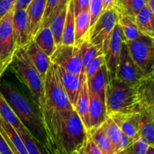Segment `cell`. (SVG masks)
Returning <instances> with one entry per match:
<instances>
[{
    "mask_svg": "<svg viewBox=\"0 0 154 154\" xmlns=\"http://www.w3.org/2000/svg\"><path fill=\"white\" fill-rule=\"evenodd\" d=\"M17 134L23 141L29 154H48L43 146L35 139L28 130Z\"/></svg>",
    "mask_w": 154,
    "mask_h": 154,
    "instance_id": "33",
    "label": "cell"
},
{
    "mask_svg": "<svg viewBox=\"0 0 154 154\" xmlns=\"http://www.w3.org/2000/svg\"><path fill=\"white\" fill-rule=\"evenodd\" d=\"M146 77L147 76L143 74V72L133 62L129 54L127 45L123 41L117 65L116 78L129 84H136Z\"/></svg>",
    "mask_w": 154,
    "mask_h": 154,
    "instance_id": "10",
    "label": "cell"
},
{
    "mask_svg": "<svg viewBox=\"0 0 154 154\" xmlns=\"http://www.w3.org/2000/svg\"><path fill=\"white\" fill-rule=\"evenodd\" d=\"M145 154H154V144H149Z\"/></svg>",
    "mask_w": 154,
    "mask_h": 154,
    "instance_id": "46",
    "label": "cell"
},
{
    "mask_svg": "<svg viewBox=\"0 0 154 154\" xmlns=\"http://www.w3.org/2000/svg\"><path fill=\"white\" fill-rule=\"evenodd\" d=\"M90 1L91 0H73L75 16L79 14L81 11L88 9Z\"/></svg>",
    "mask_w": 154,
    "mask_h": 154,
    "instance_id": "42",
    "label": "cell"
},
{
    "mask_svg": "<svg viewBox=\"0 0 154 154\" xmlns=\"http://www.w3.org/2000/svg\"><path fill=\"white\" fill-rule=\"evenodd\" d=\"M102 127L105 130V133L108 135V138L114 145L115 149L116 154L120 153V151L130 145L135 140L128 137L116 123L113 121L111 118L107 116L105 121L102 123Z\"/></svg>",
    "mask_w": 154,
    "mask_h": 154,
    "instance_id": "16",
    "label": "cell"
},
{
    "mask_svg": "<svg viewBox=\"0 0 154 154\" xmlns=\"http://www.w3.org/2000/svg\"><path fill=\"white\" fill-rule=\"evenodd\" d=\"M130 1L131 0H117L115 9L117 11L119 14H126L132 16L130 12Z\"/></svg>",
    "mask_w": 154,
    "mask_h": 154,
    "instance_id": "39",
    "label": "cell"
},
{
    "mask_svg": "<svg viewBox=\"0 0 154 154\" xmlns=\"http://www.w3.org/2000/svg\"><path fill=\"white\" fill-rule=\"evenodd\" d=\"M0 116L5 121L9 123L17 133H20L27 130L26 128L23 125L20 120L17 117L15 113L14 112L1 93H0Z\"/></svg>",
    "mask_w": 154,
    "mask_h": 154,
    "instance_id": "30",
    "label": "cell"
},
{
    "mask_svg": "<svg viewBox=\"0 0 154 154\" xmlns=\"http://www.w3.org/2000/svg\"><path fill=\"white\" fill-rule=\"evenodd\" d=\"M24 49L29 59L34 65L44 81L51 63L50 57H48L46 54L33 41H31L24 48Z\"/></svg>",
    "mask_w": 154,
    "mask_h": 154,
    "instance_id": "18",
    "label": "cell"
},
{
    "mask_svg": "<svg viewBox=\"0 0 154 154\" xmlns=\"http://www.w3.org/2000/svg\"><path fill=\"white\" fill-rule=\"evenodd\" d=\"M14 8L0 19V80L13 61L16 47L13 36Z\"/></svg>",
    "mask_w": 154,
    "mask_h": 154,
    "instance_id": "8",
    "label": "cell"
},
{
    "mask_svg": "<svg viewBox=\"0 0 154 154\" xmlns=\"http://www.w3.org/2000/svg\"><path fill=\"white\" fill-rule=\"evenodd\" d=\"M81 50V60H82V71H81V76L84 78L85 76V72L87 67L90 66V63L93 62L96 57L103 54L101 50L92 45L88 39L84 41L78 46Z\"/></svg>",
    "mask_w": 154,
    "mask_h": 154,
    "instance_id": "32",
    "label": "cell"
},
{
    "mask_svg": "<svg viewBox=\"0 0 154 154\" xmlns=\"http://www.w3.org/2000/svg\"><path fill=\"white\" fill-rule=\"evenodd\" d=\"M79 154H103L99 150V147L96 145L94 141L90 137V134L88 132V136L87 139L84 141L83 145L78 150Z\"/></svg>",
    "mask_w": 154,
    "mask_h": 154,
    "instance_id": "38",
    "label": "cell"
},
{
    "mask_svg": "<svg viewBox=\"0 0 154 154\" xmlns=\"http://www.w3.org/2000/svg\"><path fill=\"white\" fill-rule=\"evenodd\" d=\"M154 75L144 78L137 84L139 111L154 109Z\"/></svg>",
    "mask_w": 154,
    "mask_h": 154,
    "instance_id": "19",
    "label": "cell"
},
{
    "mask_svg": "<svg viewBox=\"0 0 154 154\" xmlns=\"http://www.w3.org/2000/svg\"><path fill=\"white\" fill-rule=\"evenodd\" d=\"M102 8L104 10L115 8L117 6V0H102Z\"/></svg>",
    "mask_w": 154,
    "mask_h": 154,
    "instance_id": "44",
    "label": "cell"
},
{
    "mask_svg": "<svg viewBox=\"0 0 154 154\" xmlns=\"http://www.w3.org/2000/svg\"><path fill=\"white\" fill-rule=\"evenodd\" d=\"M16 0H0V19L12 9Z\"/></svg>",
    "mask_w": 154,
    "mask_h": 154,
    "instance_id": "41",
    "label": "cell"
},
{
    "mask_svg": "<svg viewBox=\"0 0 154 154\" xmlns=\"http://www.w3.org/2000/svg\"><path fill=\"white\" fill-rule=\"evenodd\" d=\"M89 104H90V96H89V87L87 84L86 75L83 79L82 85L80 89L76 102L74 106V109L78 114L83 123L87 130L90 129L89 123Z\"/></svg>",
    "mask_w": 154,
    "mask_h": 154,
    "instance_id": "20",
    "label": "cell"
},
{
    "mask_svg": "<svg viewBox=\"0 0 154 154\" xmlns=\"http://www.w3.org/2000/svg\"><path fill=\"white\" fill-rule=\"evenodd\" d=\"M32 0H16L14 5V9H26Z\"/></svg>",
    "mask_w": 154,
    "mask_h": 154,
    "instance_id": "45",
    "label": "cell"
},
{
    "mask_svg": "<svg viewBox=\"0 0 154 154\" xmlns=\"http://www.w3.org/2000/svg\"><path fill=\"white\" fill-rule=\"evenodd\" d=\"M124 41L123 32L120 26L117 23L113 29L111 35L104 50L105 65L108 69L109 81L116 78L117 65L120 59L122 43Z\"/></svg>",
    "mask_w": 154,
    "mask_h": 154,
    "instance_id": "11",
    "label": "cell"
},
{
    "mask_svg": "<svg viewBox=\"0 0 154 154\" xmlns=\"http://www.w3.org/2000/svg\"><path fill=\"white\" fill-rule=\"evenodd\" d=\"M88 10L90 14V27H91L99 19L101 14L103 11L102 0H91Z\"/></svg>",
    "mask_w": 154,
    "mask_h": 154,
    "instance_id": "37",
    "label": "cell"
},
{
    "mask_svg": "<svg viewBox=\"0 0 154 154\" xmlns=\"http://www.w3.org/2000/svg\"><path fill=\"white\" fill-rule=\"evenodd\" d=\"M146 5L144 0H131L130 1V12L132 17H135L140 11Z\"/></svg>",
    "mask_w": 154,
    "mask_h": 154,
    "instance_id": "40",
    "label": "cell"
},
{
    "mask_svg": "<svg viewBox=\"0 0 154 154\" xmlns=\"http://www.w3.org/2000/svg\"><path fill=\"white\" fill-rule=\"evenodd\" d=\"M67 6L68 4L66 5L63 6L58 11L56 12L53 15L52 17L50 19L49 22L48 23L49 25L51 32H52L53 36H54L57 47L61 45L62 35H63L65 21H66V13H67Z\"/></svg>",
    "mask_w": 154,
    "mask_h": 154,
    "instance_id": "28",
    "label": "cell"
},
{
    "mask_svg": "<svg viewBox=\"0 0 154 154\" xmlns=\"http://www.w3.org/2000/svg\"><path fill=\"white\" fill-rule=\"evenodd\" d=\"M56 66L62 85L63 86L69 102L74 108L84 77L83 78L81 75L69 73L62 67L58 66Z\"/></svg>",
    "mask_w": 154,
    "mask_h": 154,
    "instance_id": "15",
    "label": "cell"
},
{
    "mask_svg": "<svg viewBox=\"0 0 154 154\" xmlns=\"http://www.w3.org/2000/svg\"><path fill=\"white\" fill-rule=\"evenodd\" d=\"M118 20L119 13L115 8L104 10L99 19L89 30V42L104 52Z\"/></svg>",
    "mask_w": 154,
    "mask_h": 154,
    "instance_id": "7",
    "label": "cell"
},
{
    "mask_svg": "<svg viewBox=\"0 0 154 154\" xmlns=\"http://www.w3.org/2000/svg\"><path fill=\"white\" fill-rule=\"evenodd\" d=\"M138 133L149 144H154V109L140 111Z\"/></svg>",
    "mask_w": 154,
    "mask_h": 154,
    "instance_id": "22",
    "label": "cell"
},
{
    "mask_svg": "<svg viewBox=\"0 0 154 154\" xmlns=\"http://www.w3.org/2000/svg\"><path fill=\"white\" fill-rule=\"evenodd\" d=\"M48 154H60V153H59L57 150H55V149H51V150H49V151L48 152Z\"/></svg>",
    "mask_w": 154,
    "mask_h": 154,
    "instance_id": "49",
    "label": "cell"
},
{
    "mask_svg": "<svg viewBox=\"0 0 154 154\" xmlns=\"http://www.w3.org/2000/svg\"><path fill=\"white\" fill-rule=\"evenodd\" d=\"M117 126L130 138H139L138 133L140 112L110 113L107 114Z\"/></svg>",
    "mask_w": 154,
    "mask_h": 154,
    "instance_id": "13",
    "label": "cell"
},
{
    "mask_svg": "<svg viewBox=\"0 0 154 154\" xmlns=\"http://www.w3.org/2000/svg\"><path fill=\"white\" fill-rule=\"evenodd\" d=\"M148 145L149 144L145 139L139 137L117 154H145Z\"/></svg>",
    "mask_w": 154,
    "mask_h": 154,
    "instance_id": "35",
    "label": "cell"
},
{
    "mask_svg": "<svg viewBox=\"0 0 154 154\" xmlns=\"http://www.w3.org/2000/svg\"><path fill=\"white\" fill-rule=\"evenodd\" d=\"M2 127L5 131V135H3L8 143L11 149L14 154H29L25 147L23 141L21 139L17 132L14 130L13 127L9 123L3 120Z\"/></svg>",
    "mask_w": 154,
    "mask_h": 154,
    "instance_id": "27",
    "label": "cell"
},
{
    "mask_svg": "<svg viewBox=\"0 0 154 154\" xmlns=\"http://www.w3.org/2000/svg\"><path fill=\"white\" fill-rule=\"evenodd\" d=\"M90 104H89V123L90 129L100 126L107 118L105 102L96 93L89 90ZM89 129V130H90Z\"/></svg>",
    "mask_w": 154,
    "mask_h": 154,
    "instance_id": "17",
    "label": "cell"
},
{
    "mask_svg": "<svg viewBox=\"0 0 154 154\" xmlns=\"http://www.w3.org/2000/svg\"><path fill=\"white\" fill-rule=\"evenodd\" d=\"M12 28L16 48H25L30 42L28 35L27 14L26 9H14Z\"/></svg>",
    "mask_w": 154,
    "mask_h": 154,
    "instance_id": "12",
    "label": "cell"
},
{
    "mask_svg": "<svg viewBox=\"0 0 154 154\" xmlns=\"http://www.w3.org/2000/svg\"><path fill=\"white\" fill-rule=\"evenodd\" d=\"M32 41L49 57L52 56L57 49V45L48 24H43L41 26L35 35Z\"/></svg>",
    "mask_w": 154,
    "mask_h": 154,
    "instance_id": "21",
    "label": "cell"
},
{
    "mask_svg": "<svg viewBox=\"0 0 154 154\" xmlns=\"http://www.w3.org/2000/svg\"><path fill=\"white\" fill-rule=\"evenodd\" d=\"M75 14L73 0H69L67 6L66 21L61 38L62 45H75Z\"/></svg>",
    "mask_w": 154,
    "mask_h": 154,
    "instance_id": "26",
    "label": "cell"
},
{
    "mask_svg": "<svg viewBox=\"0 0 154 154\" xmlns=\"http://www.w3.org/2000/svg\"><path fill=\"white\" fill-rule=\"evenodd\" d=\"M105 106L107 114L140 112L137 84H129L117 78L109 81L105 89Z\"/></svg>",
    "mask_w": 154,
    "mask_h": 154,
    "instance_id": "3",
    "label": "cell"
},
{
    "mask_svg": "<svg viewBox=\"0 0 154 154\" xmlns=\"http://www.w3.org/2000/svg\"><path fill=\"white\" fill-rule=\"evenodd\" d=\"M44 100L45 104L42 107L49 111H66L74 108L62 85L57 66L52 63L44 80Z\"/></svg>",
    "mask_w": 154,
    "mask_h": 154,
    "instance_id": "5",
    "label": "cell"
},
{
    "mask_svg": "<svg viewBox=\"0 0 154 154\" xmlns=\"http://www.w3.org/2000/svg\"><path fill=\"white\" fill-rule=\"evenodd\" d=\"M90 137L103 154H116L114 145L105 133L102 125L88 130Z\"/></svg>",
    "mask_w": 154,
    "mask_h": 154,
    "instance_id": "29",
    "label": "cell"
},
{
    "mask_svg": "<svg viewBox=\"0 0 154 154\" xmlns=\"http://www.w3.org/2000/svg\"><path fill=\"white\" fill-rule=\"evenodd\" d=\"M0 154H14L5 138L0 133Z\"/></svg>",
    "mask_w": 154,
    "mask_h": 154,
    "instance_id": "43",
    "label": "cell"
},
{
    "mask_svg": "<svg viewBox=\"0 0 154 154\" xmlns=\"http://www.w3.org/2000/svg\"><path fill=\"white\" fill-rule=\"evenodd\" d=\"M125 42V41H124ZM129 54L144 75H154V38L141 35L131 42H125Z\"/></svg>",
    "mask_w": 154,
    "mask_h": 154,
    "instance_id": "6",
    "label": "cell"
},
{
    "mask_svg": "<svg viewBox=\"0 0 154 154\" xmlns=\"http://www.w3.org/2000/svg\"><path fill=\"white\" fill-rule=\"evenodd\" d=\"M0 93L23 125L46 150L48 139L38 108L35 107L34 103L15 86L6 81L0 80Z\"/></svg>",
    "mask_w": 154,
    "mask_h": 154,
    "instance_id": "2",
    "label": "cell"
},
{
    "mask_svg": "<svg viewBox=\"0 0 154 154\" xmlns=\"http://www.w3.org/2000/svg\"><path fill=\"white\" fill-rule=\"evenodd\" d=\"M90 29V20L89 10H83L75 16V45L79 46L82 42L88 39Z\"/></svg>",
    "mask_w": 154,
    "mask_h": 154,
    "instance_id": "24",
    "label": "cell"
},
{
    "mask_svg": "<svg viewBox=\"0 0 154 154\" xmlns=\"http://www.w3.org/2000/svg\"><path fill=\"white\" fill-rule=\"evenodd\" d=\"M48 139V147L60 154L78 152L88 136L82 120L75 110L52 111L44 107L38 108Z\"/></svg>",
    "mask_w": 154,
    "mask_h": 154,
    "instance_id": "1",
    "label": "cell"
},
{
    "mask_svg": "<svg viewBox=\"0 0 154 154\" xmlns=\"http://www.w3.org/2000/svg\"><path fill=\"white\" fill-rule=\"evenodd\" d=\"M47 0H32L26 8L27 14V26L29 41L33 40L35 35L42 25L46 8Z\"/></svg>",
    "mask_w": 154,
    "mask_h": 154,
    "instance_id": "14",
    "label": "cell"
},
{
    "mask_svg": "<svg viewBox=\"0 0 154 154\" xmlns=\"http://www.w3.org/2000/svg\"><path fill=\"white\" fill-rule=\"evenodd\" d=\"M144 1H145V2L147 3V1H148V0H144Z\"/></svg>",
    "mask_w": 154,
    "mask_h": 154,
    "instance_id": "51",
    "label": "cell"
},
{
    "mask_svg": "<svg viewBox=\"0 0 154 154\" xmlns=\"http://www.w3.org/2000/svg\"><path fill=\"white\" fill-rule=\"evenodd\" d=\"M140 34L154 38V12L146 5L135 17Z\"/></svg>",
    "mask_w": 154,
    "mask_h": 154,
    "instance_id": "23",
    "label": "cell"
},
{
    "mask_svg": "<svg viewBox=\"0 0 154 154\" xmlns=\"http://www.w3.org/2000/svg\"><path fill=\"white\" fill-rule=\"evenodd\" d=\"M72 154H79V153H78V152H75V153H72Z\"/></svg>",
    "mask_w": 154,
    "mask_h": 154,
    "instance_id": "50",
    "label": "cell"
},
{
    "mask_svg": "<svg viewBox=\"0 0 154 154\" xmlns=\"http://www.w3.org/2000/svg\"><path fill=\"white\" fill-rule=\"evenodd\" d=\"M2 123H3V119L2 118L1 116H0V133H1L2 135H4L5 131H4V129H3V127H2Z\"/></svg>",
    "mask_w": 154,
    "mask_h": 154,
    "instance_id": "48",
    "label": "cell"
},
{
    "mask_svg": "<svg viewBox=\"0 0 154 154\" xmlns=\"http://www.w3.org/2000/svg\"><path fill=\"white\" fill-rule=\"evenodd\" d=\"M105 63V56L104 54H101V55L98 56L97 57L94 59L93 60L91 63L90 64V66L87 67V70L85 72V75L86 78H87V81H89L93 78L95 75H96V72L99 71V69H100L101 66L103 64Z\"/></svg>",
    "mask_w": 154,
    "mask_h": 154,
    "instance_id": "36",
    "label": "cell"
},
{
    "mask_svg": "<svg viewBox=\"0 0 154 154\" xmlns=\"http://www.w3.org/2000/svg\"><path fill=\"white\" fill-rule=\"evenodd\" d=\"M69 2V0H47L46 8L42 19V25L48 24L53 15L63 6L66 5Z\"/></svg>",
    "mask_w": 154,
    "mask_h": 154,
    "instance_id": "34",
    "label": "cell"
},
{
    "mask_svg": "<svg viewBox=\"0 0 154 154\" xmlns=\"http://www.w3.org/2000/svg\"><path fill=\"white\" fill-rule=\"evenodd\" d=\"M11 68L17 79L26 86L38 108L45 104L44 81L34 65L29 59L24 48H17Z\"/></svg>",
    "mask_w": 154,
    "mask_h": 154,
    "instance_id": "4",
    "label": "cell"
},
{
    "mask_svg": "<svg viewBox=\"0 0 154 154\" xmlns=\"http://www.w3.org/2000/svg\"><path fill=\"white\" fill-rule=\"evenodd\" d=\"M118 25L123 32L125 42H131L141 35L135 23V17L126 14H119Z\"/></svg>",
    "mask_w": 154,
    "mask_h": 154,
    "instance_id": "31",
    "label": "cell"
},
{
    "mask_svg": "<svg viewBox=\"0 0 154 154\" xmlns=\"http://www.w3.org/2000/svg\"><path fill=\"white\" fill-rule=\"evenodd\" d=\"M146 5L150 8L152 11L154 12V0H148Z\"/></svg>",
    "mask_w": 154,
    "mask_h": 154,
    "instance_id": "47",
    "label": "cell"
},
{
    "mask_svg": "<svg viewBox=\"0 0 154 154\" xmlns=\"http://www.w3.org/2000/svg\"><path fill=\"white\" fill-rule=\"evenodd\" d=\"M50 60L56 66L62 67L69 73L81 75L82 60L81 50L76 45H59Z\"/></svg>",
    "mask_w": 154,
    "mask_h": 154,
    "instance_id": "9",
    "label": "cell"
},
{
    "mask_svg": "<svg viewBox=\"0 0 154 154\" xmlns=\"http://www.w3.org/2000/svg\"><path fill=\"white\" fill-rule=\"evenodd\" d=\"M109 82L108 69L106 65L103 64L101 66L96 75L90 81H87L89 90L96 93L98 96L105 102V89Z\"/></svg>",
    "mask_w": 154,
    "mask_h": 154,
    "instance_id": "25",
    "label": "cell"
}]
</instances>
